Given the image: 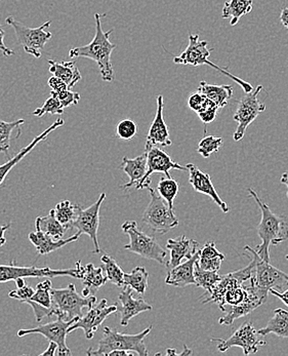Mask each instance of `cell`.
Returning a JSON list of instances; mask_svg holds the SVG:
<instances>
[{
  "label": "cell",
  "instance_id": "ee69618b",
  "mask_svg": "<svg viewBox=\"0 0 288 356\" xmlns=\"http://www.w3.org/2000/svg\"><path fill=\"white\" fill-rule=\"evenodd\" d=\"M248 291L246 288H244V284L242 286H237V288L231 289V290L227 291L223 296V304H228L230 306L239 305V304L244 303L245 300L248 298Z\"/></svg>",
  "mask_w": 288,
  "mask_h": 356
},
{
  "label": "cell",
  "instance_id": "7402d4cb",
  "mask_svg": "<svg viewBox=\"0 0 288 356\" xmlns=\"http://www.w3.org/2000/svg\"><path fill=\"white\" fill-rule=\"evenodd\" d=\"M167 249L171 252V259L167 262V267L169 270L178 266L184 259H190L199 251L198 241L195 239L187 238L183 234L177 238H171L167 241Z\"/></svg>",
  "mask_w": 288,
  "mask_h": 356
},
{
  "label": "cell",
  "instance_id": "8992f818",
  "mask_svg": "<svg viewBox=\"0 0 288 356\" xmlns=\"http://www.w3.org/2000/svg\"><path fill=\"white\" fill-rule=\"evenodd\" d=\"M245 252L253 254V260L255 261V273L253 276V286L255 291L263 298L265 301L268 300L270 290L285 291L288 286V274L275 268L270 263L264 261L257 254L255 250L246 245Z\"/></svg>",
  "mask_w": 288,
  "mask_h": 356
},
{
  "label": "cell",
  "instance_id": "d6a6232c",
  "mask_svg": "<svg viewBox=\"0 0 288 356\" xmlns=\"http://www.w3.org/2000/svg\"><path fill=\"white\" fill-rule=\"evenodd\" d=\"M36 230L42 231L46 233L47 235L55 239V241H60L63 238L66 230L68 228L62 225L57 219H56L53 210L49 211L46 217H37L35 220Z\"/></svg>",
  "mask_w": 288,
  "mask_h": 356
},
{
  "label": "cell",
  "instance_id": "d6986e66",
  "mask_svg": "<svg viewBox=\"0 0 288 356\" xmlns=\"http://www.w3.org/2000/svg\"><path fill=\"white\" fill-rule=\"evenodd\" d=\"M244 288L248 291V298L239 305L231 306L229 312H226L227 314L223 315L219 319V323L222 325H230L236 321V319L242 318L245 315H248L257 309V307L262 304L266 303L265 300L259 295V293L255 291V286H253V277L247 280L244 284Z\"/></svg>",
  "mask_w": 288,
  "mask_h": 356
},
{
  "label": "cell",
  "instance_id": "bcb514c9",
  "mask_svg": "<svg viewBox=\"0 0 288 356\" xmlns=\"http://www.w3.org/2000/svg\"><path fill=\"white\" fill-rule=\"evenodd\" d=\"M51 96L56 97L61 102L64 108L71 105H77L81 101V95L78 92H72L70 88L60 90V92H51Z\"/></svg>",
  "mask_w": 288,
  "mask_h": 356
},
{
  "label": "cell",
  "instance_id": "30bf717a",
  "mask_svg": "<svg viewBox=\"0 0 288 356\" xmlns=\"http://www.w3.org/2000/svg\"><path fill=\"white\" fill-rule=\"evenodd\" d=\"M6 24L14 29L17 40L22 45L24 51L35 58L42 57V49L46 42L51 40V32L47 28L51 25V21L45 22L40 27L29 28L24 25L14 17H8Z\"/></svg>",
  "mask_w": 288,
  "mask_h": 356
},
{
  "label": "cell",
  "instance_id": "d590c367",
  "mask_svg": "<svg viewBox=\"0 0 288 356\" xmlns=\"http://www.w3.org/2000/svg\"><path fill=\"white\" fill-rule=\"evenodd\" d=\"M194 277L196 282V286L203 289L206 293H208L214 288V284L220 282L222 276L220 275L217 271L204 270L200 268L198 263H195L194 267ZM205 295V293H204Z\"/></svg>",
  "mask_w": 288,
  "mask_h": 356
},
{
  "label": "cell",
  "instance_id": "836d02e7",
  "mask_svg": "<svg viewBox=\"0 0 288 356\" xmlns=\"http://www.w3.org/2000/svg\"><path fill=\"white\" fill-rule=\"evenodd\" d=\"M148 278L149 273L145 267H135L130 273H124V286H130L133 291H135L139 295H144L147 291Z\"/></svg>",
  "mask_w": 288,
  "mask_h": 356
},
{
  "label": "cell",
  "instance_id": "484cf974",
  "mask_svg": "<svg viewBox=\"0 0 288 356\" xmlns=\"http://www.w3.org/2000/svg\"><path fill=\"white\" fill-rule=\"evenodd\" d=\"M121 168L130 177V182L122 185L121 188L130 189L137 186L147 172V153L145 152L133 159L124 157Z\"/></svg>",
  "mask_w": 288,
  "mask_h": 356
},
{
  "label": "cell",
  "instance_id": "94428289",
  "mask_svg": "<svg viewBox=\"0 0 288 356\" xmlns=\"http://www.w3.org/2000/svg\"><path fill=\"white\" fill-rule=\"evenodd\" d=\"M167 355H178V353H177V351H176V349L169 348L167 350Z\"/></svg>",
  "mask_w": 288,
  "mask_h": 356
},
{
  "label": "cell",
  "instance_id": "7bdbcfd3",
  "mask_svg": "<svg viewBox=\"0 0 288 356\" xmlns=\"http://www.w3.org/2000/svg\"><path fill=\"white\" fill-rule=\"evenodd\" d=\"M64 109L65 108L63 107L61 102L56 97L51 96L45 101L42 107L37 108L32 114L34 116H37V118H42L44 114H53V115L59 114V115H61L64 113Z\"/></svg>",
  "mask_w": 288,
  "mask_h": 356
},
{
  "label": "cell",
  "instance_id": "9c48e42d",
  "mask_svg": "<svg viewBox=\"0 0 288 356\" xmlns=\"http://www.w3.org/2000/svg\"><path fill=\"white\" fill-rule=\"evenodd\" d=\"M151 200L143 213L142 221L154 232L165 234L178 225V219L175 211L169 208L167 202L159 195L155 190L148 187Z\"/></svg>",
  "mask_w": 288,
  "mask_h": 356
},
{
  "label": "cell",
  "instance_id": "b9f144b4",
  "mask_svg": "<svg viewBox=\"0 0 288 356\" xmlns=\"http://www.w3.org/2000/svg\"><path fill=\"white\" fill-rule=\"evenodd\" d=\"M188 106L191 110L196 112V113L205 111V110L212 109V108H219L212 101L206 98V97L198 92V90L193 92V94H191V96L189 97Z\"/></svg>",
  "mask_w": 288,
  "mask_h": 356
},
{
  "label": "cell",
  "instance_id": "7a4b0ae2",
  "mask_svg": "<svg viewBox=\"0 0 288 356\" xmlns=\"http://www.w3.org/2000/svg\"><path fill=\"white\" fill-rule=\"evenodd\" d=\"M248 192L262 211L261 223L257 226V234L262 243L257 245L255 252L264 261L270 263V245H279L288 239V218L273 213L255 190L249 188Z\"/></svg>",
  "mask_w": 288,
  "mask_h": 356
},
{
  "label": "cell",
  "instance_id": "ffe728a7",
  "mask_svg": "<svg viewBox=\"0 0 288 356\" xmlns=\"http://www.w3.org/2000/svg\"><path fill=\"white\" fill-rule=\"evenodd\" d=\"M157 110L155 118L148 131L147 140H146L145 149L151 148L153 146L169 147L173 144L169 139V127L164 122L163 110H164V98L162 95L157 97Z\"/></svg>",
  "mask_w": 288,
  "mask_h": 356
},
{
  "label": "cell",
  "instance_id": "44dd1931",
  "mask_svg": "<svg viewBox=\"0 0 288 356\" xmlns=\"http://www.w3.org/2000/svg\"><path fill=\"white\" fill-rule=\"evenodd\" d=\"M186 167L188 168L189 175H190L189 182L192 185L195 191L210 196L212 200L220 207L221 210L223 213H229V207H228L225 202H223L222 198L220 197L216 188H214V184H212V177L210 176V174L201 172L193 163H188Z\"/></svg>",
  "mask_w": 288,
  "mask_h": 356
},
{
  "label": "cell",
  "instance_id": "60d3db41",
  "mask_svg": "<svg viewBox=\"0 0 288 356\" xmlns=\"http://www.w3.org/2000/svg\"><path fill=\"white\" fill-rule=\"evenodd\" d=\"M223 145V139L214 136H206L199 142L197 152L201 154L204 159H210L212 153L218 152L221 147Z\"/></svg>",
  "mask_w": 288,
  "mask_h": 356
},
{
  "label": "cell",
  "instance_id": "5b68a950",
  "mask_svg": "<svg viewBox=\"0 0 288 356\" xmlns=\"http://www.w3.org/2000/svg\"><path fill=\"white\" fill-rule=\"evenodd\" d=\"M207 42L199 40L198 34H189V44L187 49L180 54L178 57L173 58V63L180 65H191V66H202V65H208L212 68L216 69L220 73H223L226 76L231 79L232 81L238 83V86H242L244 92H249L253 90V86L251 83H246L244 79H239L236 75L232 74L231 72L228 71L227 68H222L218 65L212 63L208 60L212 49H208Z\"/></svg>",
  "mask_w": 288,
  "mask_h": 356
},
{
  "label": "cell",
  "instance_id": "d4e9b609",
  "mask_svg": "<svg viewBox=\"0 0 288 356\" xmlns=\"http://www.w3.org/2000/svg\"><path fill=\"white\" fill-rule=\"evenodd\" d=\"M28 237H29V241H31L32 245L35 247L37 254H40V256H44V254H51V252L65 247L68 243L78 241L81 235L76 233V234L68 237V238H62L60 239V241H55V239L51 238L49 235H47L46 233L36 230L35 232L30 233Z\"/></svg>",
  "mask_w": 288,
  "mask_h": 356
},
{
  "label": "cell",
  "instance_id": "11a10c76",
  "mask_svg": "<svg viewBox=\"0 0 288 356\" xmlns=\"http://www.w3.org/2000/svg\"><path fill=\"white\" fill-rule=\"evenodd\" d=\"M58 346L56 343L49 342V348L40 355V356H53L57 353Z\"/></svg>",
  "mask_w": 288,
  "mask_h": 356
},
{
  "label": "cell",
  "instance_id": "74e56055",
  "mask_svg": "<svg viewBox=\"0 0 288 356\" xmlns=\"http://www.w3.org/2000/svg\"><path fill=\"white\" fill-rule=\"evenodd\" d=\"M101 261H102L103 267H104V270L106 273L108 280H110L112 284L122 288L124 286V273L121 267L108 254H104L101 258Z\"/></svg>",
  "mask_w": 288,
  "mask_h": 356
},
{
  "label": "cell",
  "instance_id": "52a82bcc",
  "mask_svg": "<svg viewBox=\"0 0 288 356\" xmlns=\"http://www.w3.org/2000/svg\"><path fill=\"white\" fill-rule=\"evenodd\" d=\"M121 229L130 237V243L124 245V249L142 258L156 261L159 264H164L167 251L159 245L155 237L149 236L139 230L137 222L128 220L122 224Z\"/></svg>",
  "mask_w": 288,
  "mask_h": 356
},
{
  "label": "cell",
  "instance_id": "6f0895ef",
  "mask_svg": "<svg viewBox=\"0 0 288 356\" xmlns=\"http://www.w3.org/2000/svg\"><path fill=\"white\" fill-rule=\"evenodd\" d=\"M281 183L282 184L287 185V197H288V172H285L281 177Z\"/></svg>",
  "mask_w": 288,
  "mask_h": 356
},
{
  "label": "cell",
  "instance_id": "816d5d0a",
  "mask_svg": "<svg viewBox=\"0 0 288 356\" xmlns=\"http://www.w3.org/2000/svg\"><path fill=\"white\" fill-rule=\"evenodd\" d=\"M49 88H51V90H53V92H60V90H65V88H69L68 86H67V84L64 83L63 81H61V79H58V77L53 76V77H51V79H49Z\"/></svg>",
  "mask_w": 288,
  "mask_h": 356
},
{
  "label": "cell",
  "instance_id": "9f6ffc18",
  "mask_svg": "<svg viewBox=\"0 0 288 356\" xmlns=\"http://www.w3.org/2000/svg\"><path fill=\"white\" fill-rule=\"evenodd\" d=\"M280 22L287 29H288V8H283L281 10Z\"/></svg>",
  "mask_w": 288,
  "mask_h": 356
},
{
  "label": "cell",
  "instance_id": "5bb4252c",
  "mask_svg": "<svg viewBox=\"0 0 288 356\" xmlns=\"http://www.w3.org/2000/svg\"><path fill=\"white\" fill-rule=\"evenodd\" d=\"M78 318L65 321V319L56 318V321L51 323L40 325L33 329L20 330L18 332V337L31 335V334H40L49 342H53L58 346V355L71 356L70 349L67 346L66 339L69 335V327L75 323Z\"/></svg>",
  "mask_w": 288,
  "mask_h": 356
},
{
  "label": "cell",
  "instance_id": "ac0fdd59",
  "mask_svg": "<svg viewBox=\"0 0 288 356\" xmlns=\"http://www.w3.org/2000/svg\"><path fill=\"white\" fill-rule=\"evenodd\" d=\"M124 290L118 295L117 312L120 314V325L126 327L133 317L142 312H150L152 306L143 298H135L130 286H122Z\"/></svg>",
  "mask_w": 288,
  "mask_h": 356
},
{
  "label": "cell",
  "instance_id": "9a60e30c",
  "mask_svg": "<svg viewBox=\"0 0 288 356\" xmlns=\"http://www.w3.org/2000/svg\"><path fill=\"white\" fill-rule=\"evenodd\" d=\"M255 273V261L251 260V264L240 270L226 274L221 278L218 284H214L210 293H205V300L202 301L203 304L217 303L221 312H225V304H223V296L227 291L231 289L242 286L247 280H251Z\"/></svg>",
  "mask_w": 288,
  "mask_h": 356
},
{
  "label": "cell",
  "instance_id": "f5cc1de1",
  "mask_svg": "<svg viewBox=\"0 0 288 356\" xmlns=\"http://www.w3.org/2000/svg\"><path fill=\"white\" fill-rule=\"evenodd\" d=\"M269 293H272L275 297L279 298V299H280L285 305L288 306V290L285 291V292L280 293L278 292V291L272 289V290H270V292Z\"/></svg>",
  "mask_w": 288,
  "mask_h": 356
},
{
  "label": "cell",
  "instance_id": "8fae6325",
  "mask_svg": "<svg viewBox=\"0 0 288 356\" xmlns=\"http://www.w3.org/2000/svg\"><path fill=\"white\" fill-rule=\"evenodd\" d=\"M263 90V86H257L251 92H244V97L240 99L233 118L237 122V127L233 135L234 141H240L244 137L247 127L257 120L260 114L265 111V103L259 100V95Z\"/></svg>",
  "mask_w": 288,
  "mask_h": 356
},
{
  "label": "cell",
  "instance_id": "3957f363",
  "mask_svg": "<svg viewBox=\"0 0 288 356\" xmlns=\"http://www.w3.org/2000/svg\"><path fill=\"white\" fill-rule=\"evenodd\" d=\"M152 325L144 330L141 333L135 335L120 333L117 330L109 327H104L103 337L98 344V348H90L87 355H109V353L115 350L132 351L139 356H147V347L145 344V338L152 331Z\"/></svg>",
  "mask_w": 288,
  "mask_h": 356
},
{
  "label": "cell",
  "instance_id": "f35d334b",
  "mask_svg": "<svg viewBox=\"0 0 288 356\" xmlns=\"http://www.w3.org/2000/svg\"><path fill=\"white\" fill-rule=\"evenodd\" d=\"M178 183L173 180V178H163L159 181L158 186H157V193L167 202L169 208L173 210V202H175L176 196L178 193Z\"/></svg>",
  "mask_w": 288,
  "mask_h": 356
},
{
  "label": "cell",
  "instance_id": "ab89813d",
  "mask_svg": "<svg viewBox=\"0 0 288 356\" xmlns=\"http://www.w3.org/2000/svg\"><path fill=\"white\" fill-rule=\"evenodd\" d=\"M51 289H53V286H51V280L40 282L36 286L35 292H34L31 299L28 300V301L34 302V303L38 304L42 307L53 308Z\"/></svg>",
  "mask_w": 288,
  "mask_h": 356
},
{
  "label": "cell",
  "instance_id": "2e32d148",
  "mask_svg": "<svg viewBox=\"0 0 288 356\" xmlns=\"http://www.w3.org/2000/svg\"><path fill=\"white\" fill-rule=\"evenodd\" d=\"M147 153V172L142 179L141 182L135 186V189H147L151 184V175L154 172L164 174L167 178H171V170H188L186 165H180L175 163L169 154L159 147L153 146L149 149H145Z\"/></svg>",
  "mask_w": 288,
  "mask_h": 356
},
{
  "label": "cell",
  "instance_id": "7dc6e473",
  "mask_svg": "<svg viewBox=\"0 0 288 356\" xmlns=\"http://www.w3.org/2000/svg\"><path fill=\"white\" fill-rule=\"evenodd\" d=\"M34 292H35V290L33 288L25 284L22 288H17V290L10 292L8 297L12 298V299L18 300V301L22 302V303H26L28 300L31 299Z\"/></svg>",
  "mask_w": 288,
  "mask_h": 356
},
{
  "label": "cell",
  "instance_id": "ba28073f",
  "mask_svg": "<svg viewBox=\"0 0 288 356\" xmlns=\"http://www.w3.org/2000/svg\"><path fill=\"white\" fill-rule=\"evenodd\" d=\"M85 273V266L81 265V261H77L74 268L53 269L49 267L38 268L35 266H18L15 262L10 265H0V284L12 282L17 278L27 277H59V276H70L73 278L81 280Z\"/></svg>",
  "mask_w": 288,
  "mask_h": 356
},
{
  "label": "cell",
  "instance_id": "4dcf8cb0",
  "mask_svg": "<svg viewBox=\"0 0 288 356\" xmlns=\"http://www.w3.org/2000/svg\"><path fill=\"white\" fill-rule=\"evenodd\" d=\"M260 335L265 337L269 334H275L279 338H288V312L282 308H277L273 312L272 318L265 327L259 330Z\"/></svg>",
  "mask_w": 288,
  "mask_h": 356
},
{
  "label": "cell",
  "instance_id": "91938a15",
  "mask_svg": "<svg viewBox=\"0 0 288 356\" xmlns=\"http://www.w3.org/2000/svg\"><path fill=\"white\" fill-rule=\"evenodd\" d=\"M192 350H191V349H189L188 347L186 346V345H184V351H183V353H178V356L191 355H192Z\"/></svg>",
  "mask_w": 288,
  "mask_h": 356
},
{
  "label": "cell",
  "instance_id": "6da1fadb",
  "mask_svg": "<svg viewBox=\"0 0 288 356\" xmlns=\"http://www.w3.org/2000/svg\"><path fill=\"white\" fill-rule=\"evenodd\" d=\"M103 17H106V14L94 15L96 34H94V40L89 44L70 49L69 57L87 58V59L96 62L100 69L103 81L111 83L114 81V69L112 66L111 55L114 49H116V44L109 40L114 30H109L107 32L103 30Z\"/></svg>",
  "mask_w": 288,
  "mask_h": 356
},
{
  "label": "cell",
  "instance_id": "e575fe53",
  "mask_svg": "<svg viewBox=\"0 0 288 356\" xmlns=\"http://www.w3.org/2000/svg\"><path fill=\"white\" fill-rule=\"evenodd\" d=\"M24 124H25L24 120H15V122H10L0 120V152L4 153L8 159H10L8 150L10 148L12 133H14L15 129H21Z\"/></svg>",
  "mask_w": 288,
  "mask_h": 356
},
{
  "label": "cell",
  "instance_id": "277c9868",
  "mask_svg": "<svg viewBox=\"0 0 288 356\" xmlns=\"http://www.w3.org/2000/svg\"><path fill=\"white\" fill-rule=\"evenodd\" d=\"M53 309L56 318L71 319L79 318L83 316L85 307H92L96 303L94 295L83 296L77 292L74 284H71L66 288L51 289Z\"/></svg>",
  "mask_w": 288,
  "mask_h": 356
},
{
  "label": "cell",
  "instance_id": "6125c7cd",
  "mask_svg": "<svg viewBox=\"0 0 288 356\" xmlns=\"http://www.w3.org/2000/svg\"><path fill=\"white\" fill-rule=\"evenodd\" d=\"M285 258H287V260H288V254H287V256H285Z\"/></svg>",
  "mask_w": 288,
  "mask_h": 356
},
{
  "label": "cell",
  "instance_id": "f546056e",
  "mask_svg": "<svg viewBox=\"0 0 288 356\" xmlns=\"http://www.w3.org/2000/svg\"><path fill=\"white\" fill-rule=\"evenodd\" d=\"M223 260H225V254L218 251L214 241H208L204 245L203 249L200 250L197 263H198L200 268L204 269V270L218 273L222 266Z\"/></svg>",
  "mask_w": 288,
  "mask_h": 356
},
{
  "label": "cell",
  "instance_id": "8d00e7d4",
  "mask_svg": "<svg viewBox=\"0 0 288 356\" xmlns=\"http://www.w3.org/2000/svg\"><path fill=\"white\" fill-rule=\"evenodd\" d=\"M77 208H78L77 204H73L70 200H64L60 202L53 210L56 219L69 229L76 216Z\"/></svg>",
  "mask_w": 288,
  "mask_h": 356
},
{
  "label": "cell",
  "instance_id": "681fc988",
  "mask_svg": "<svg viewBox=\"0 0 288 356\" xmlns=\"http://www.w3.org/2000/svg\"><path fill=\"white\" fill-rule=\"evenodd\" d=\"M219 110H220L219 108H212V109L205 110V111L197 114H198L200 120L204 124H208L216 120Z\"/></svg>",
  "mask_w": 288,
  "mask_h": 356
},
{
  "label": "cell",
  "instance_id": "cb8c5ba5",
  "mask_svg": "<svg viewBox=\"0 0 288 356\" xmlns=\"http://www.w3.org/2000/svg\"><path fill=\"white\" fill-rule=\"evenodd\" d=\"M199 251L192 258L187 259L186 262L180 263L178 266L169 270L167 278H165V284H169V286H177V288H185V286H191V284L196 286L194 277V267L195 263L198 260Z\"/></svg>",
  "mask_w": 288,
  "mask_h": 356
},
{
  "label": "cell",
  "instance_id": "680465c9",
  "mask_svg": "<svg viewBox=\"0 0 288 356\" xmlns=\"http://www.w3.org/2000/svg\"><path fill=\"white\" fill-rule=\"evenodd\" d=\"M17 288H22V286H25V278H17L16 280Z\"/></svg>",
  "mask_w": 288,
  "mask_h": 356
},
{
  "label": "cell",
  "instance_id": "4316f807",
  "mask_svg": "<svg viewBox=\"0 0 288 356\" xmlns=\"http://www.w3.org/2000/svg\"><path fill=\"white\" fill-rule=\"evenodd\" d=\"M49 72L63 81L69 88H74L81 79V73L74 62H59L49 60Z\"/></svg>",
  "mask_w": 288,
  "mask_h": 356
},
{
  "label": "cell",
  "instance_id": "f907efd6",
  "mask_svg": "<svg viewBox=\"0 0 288 356\" xmlns=\"http://www.w3.org/2000/svg\"><path fill=\"white\" fill-rule=\"evenodd\" d=\"M4 36H6V33H4L3 27L0 24V51L4 57H10V56L15 55V51L10 49V47H6V43H4Z\"/></svg>",
  "mask_w": 288,
  "mask_h": 356
},
{
  "label": "cell",
  "instance_id": "db71d44e",
  "mask_svg": "<svg viewBox=\"0 0 288 356\" xmlns=\"http://www.w3.org/2000/svg\"><path fill=\"white\" fill-rule=\"evenodd\" d=\"M10 228V224H6V225H0V247L6 245V232Z\"/></svg>",
  "mask_w": 288,
  "mask_h": 356
},
{
  "label": "cell",
  "instance_id": "603a6c76",
  "mask_svg": "<svg viewBox=\"0 0 288 356\" xmlns=\"http://www.w3.org/2000/svg\"><path fill=\"white\" fill-rule=\"evenodd\" d=\"M64 124H65V122H64L62 118H59V120H56L51 127H47V129H45L44 131H42L40 135L34 138L33 141H32L29 145L21 149L16 156L12 157V159H8L6 163L0 165V186L3 184L4 180H6L8 175L10 174V170L16 167L20 161H22V159L26 156V155L29 154V153L31 152V151L33 150V149L35 148L40 142L44 141V140L46 139V138L49 137L53 131L59 129V127H63Z\"/></svg>",
  "mask_w": 288,
  "mask_h": 356
},
{
  "label": "cell",
  "instance_id": "4fadbf2b",
  "mask_svg": "<svg viewBox=\"0 0 288 356\" xmlns=\"http://www.w3.org/2000/svg\"><path fill=\"white\" fill-rule=\"evenodd\" d=\"M259 332L253 327L251 323H244L235 333L227 340L220 338H212V342L218 343V349L225 353L232 347H242L245 356L255 355L261 346L266 345V341L262 339Z\"/></svg>",
  "mask_w": 288,
  "mask_h": 356
},
{
  "label": "cell",
  "instance_id": "f1b7e54d",
  "mask_svg": "<svg viewBox=\"0 0 288 356\" xmlns=\"http://www.w3.org/2000/svg\"><path fill=\"white\" fill-rule=\"evenodd\" d=\"M197 90L212 101L218 106L219 109H222L227 106L230 99L233 97L234 92L231 86H218V84L207 83L206 81H201Z\"/></svg>",
  "mask_w": 288,
  "mask_h": 356
},
{
  "label": "cell",
  "instance_id": "1f68e13d",
  "mask_svg": "<svg viewBox=\"0 0 288 356\" xmlns=\"http://www.w3.org/2000/svg\"><path fill=\"white\" fill-rule=\"evenodd\" d=\"M253 0H230L223 4L222 18L230 20L232 26H235L242 17L248 15L253 10Z\"/></svg>",
  "mask_w": 288,
  "mask_h": 356
},
{
  "label": "cell",
  "instance_id": "c3c4849f",
  "mask_svg": "<svg viewBox=\"0 0 288 356\" xmlns=\"http://www.w3.org/2000/svg\"><path fill=\"white\" fill-rule=\"evenodd\" d=\"M26 304H29L35 314L36 321L40 323L44 317L55 316V309L53 308H45L38 304L34 303L32 301L26 302Z\"/></svg>",
  "mask_w": 288,
  "mask_h": 356
},
{
  "label": "cell",
  "instance_id": "be15d7a7",
  "mask_svg": "<svg viewBox=\"0 0 288 356\" xmlns=\"http://www.w3.org/2000/svg\"><path fill=\"white\" fill-rule=\"evenodd\" d=\"M0 1H1V0H0Z\"/></svg>",
  "mask_w": 288,
  "mask_h": 356
},
{
  "label": "cell",
  "instance_id": "e0dca14e",
  "mask_svg": "<svg viewBox=\"0 0 288 356\" xmlns=\"http://www.w3.org/2000/svg\"><path fill=\"white\" fill-rule=\"evenodd\" d=\"M117 312V304L108 305V301L103 299L99 304H94L90 308L89 312L85 315L79 317L70 327H69V334L71 332L81 329L85 332V338L87 340H92L96 334V330L104 323L107 317Z\"/></svg>",
  "mask_w": 288,
  "mask_h": 356
},
{
  "label": "cell",
  "instance_id": "7c38bea8",
  "mask_svg": "<svg viewBox=\"0 0 288 356\" xmlns=\"http://www.w3.org/2000/svg\"><path fill=\"white\" fill-rule=\"evenodd\" d=\"M106 198V193L102 192L100 197L96 202L87 209H83L81 206L77 208L76 216L71 224V228H75L77 230V234L89 235L92 243H94V250L92 254H100V243H99L98 231L100 227V210Z\"/></svg>",
  "mask_w": 288,
  "mask_h": 356
},
{
  "label": "cell",
  "instance_id": "83f0119b",
  "mask_svg": "<svg viewBox=\"0 0 288 356\" xmlns=\"http://www.w3.org/2000/svg\"><path fill=\"white\" fill-rule=\"evenodd\" d=\"M81 280H83V286H85L83 291V296L92 295V293L100 290L108 282L104 267H96L92 263L85 265V273H83Z\"/></svg>",
  "mask_w": 288,
  "mask_h": 356
},
{
  "label": "cell",
  "instance_id": "f6af8a7d",
  "mask_svg": "<svg viewBox=\"0 0 288 356\" xmlns=\"http://www.w3.org/2000/svg\"><path fill=\"white\" fill-rule=\"evenodd\" d=\"M137 133V126L132 120H124L116 127V137L121 140H132Z\"/></svg>",
  "mask_w": 288,
  "mask_h": 356
}]
</instances>
